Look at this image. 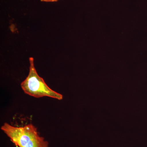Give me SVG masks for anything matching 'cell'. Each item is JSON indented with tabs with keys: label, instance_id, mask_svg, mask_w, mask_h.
Instances as JSON below:
<instances>
[{
	"label": "cell",
	"instance_id": "3",
	"mask_svg": "<svg viewBox=\"0 0 147 147\" xmlns=\"http://www.w3.org/2000/svg\"><path fill=\"white\" fill-rule=\"evenodd\" d=\"M59 0H40V1L44 2H56Z\"/></svg>",
	"mask_w": 147,
	"mask_h": 147
},
{
	"label": "cell",
	"instance_id": "2",
	"mask_svg": "<svg viewBox=\"0 0 147 147\" xmlns=\"http://www.w3.org/2000/svg\"><path fill=\"white\" fill-rule=\"evenodd\" d=\"M29 73L26 79L21 84L24 92L37 98L47 96L59 100L63 98L62 95L55 91L48 86L42 77L38 74L33 57L29 58Z\"/></svg>",
	"mask_w": 147,
	"mask_h": 147
},
{
	"label": "cell",
	"instance_id": "1",
	"mask_svg": "<svg viewBox=\"0 0 147 147\" xmlns=\"http://www.w3.org/2000/svg\"><path fill=\"white\" fill-rule=\"evenodd\" d=\"M1 129L11 142L19 147H49V143L38 134L32 124L23 127H16L5 123Z\"/></svg>",
	"mask_w": 147,
	"mask_h": 147
}]
</instances>
